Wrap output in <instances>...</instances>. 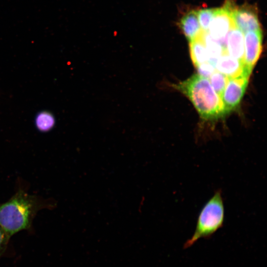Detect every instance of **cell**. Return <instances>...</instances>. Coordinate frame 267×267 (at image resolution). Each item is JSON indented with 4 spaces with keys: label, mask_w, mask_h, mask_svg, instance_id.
<instances>
[{
    "label": "cell",
    "mask_w": 267,
    "mask_h": 267,
    "mask_svg": "<svg viewBox=\"0 0 267 267\" xmlns=\"http://www.w3.org/2000/svg\"><path fill=\"white\" fill-rule=\"evenodd\" d=\"M43 206L38 197L19 190L0 205V226L9 238L20 231L29 229Z\"/></svg>",
    "instance_id": "cell-1"
},
{
    "label": "cell",
    "mask_w": 267,
    "mask_h": 267,
    "mask_svg": "<svg viewBox=\"0 0 267 267\" xmlns=\"http://www.w3.org/2000/svg\"><path fill=\"white\" fill-rule=\"evenodd\" d=\"M173 88L187 96L203 119H216L224 115L221 98L207 78L195 74Z\"/></svg>",
    "instance_id": "cell-2"
},
{
    "label": "cell",
    "mask_w": 267,
    "mask_h": 267,
    "mask_svg": "<svg viewBox=\"0 0 267 267\" xmlns=\"http://www.w3.org/2000/svg\"><path fill=\"white\" fill-rule=\"evenodd\" d=\"M224 207L221 189H218L201 210L193 234L184 244V248L191 246L201 238L210 237L223 224Z\"/></svg>",
    "instance_id": "cell-3"
},
{
    "label": "cell",
    "mask_w": 267,
    "mask_h": 267,
    "mask_svg": "<svg viewBox=\"0 0 267 267\" xmlns=\"http://www.w3.org/2000/svg\"><path fill=\"white\" fill-rule=\"evenodd\" d=\"M249 77L244 75L228 78L221 96L224 115L234 110L238 106L245 92Z\"/></svg>",
    "instance_id": "cell-4"
},
{
    "label": "cell",
    "mask_w": 267,
    "mask_h": 267,
    "mask_svg": "<svg viewBox=\"0 0 267 267\" xmlns=\"http://www.w3.org/2000/svg\"><path fill=\"white\" fill-rule=\"evenodd\" d=\"M231 16L235 27L243 33L262 31L257 7L255 5L245 3L236 6Z\"/></svg>",
    "instance_id": "cell-5"
},
{
    "label": "cell",
    "mask_w": 267,
    "mask_h": 267,
    "mask_svg": "<svg viewBox=\"0 0 267 267\" xmlns=\"http://www.w3.org/2000/svg\"><path fill=\"white\" fill-rule=\"evenodd\" d=\"M234 26L231 12L223 5L216 8L207 32L225 48L227 35Z\"/></svg>",
    "instance_id": "cell-6"
},
{
    "label": "cell",
    "mask_w": 267,
    "mask_h": 267,
    "mask_svg": "<svg viewBox=\"0 0 267 267\" xmlns=\"http://www.w3.org/2000/svg\"><path fill=\"white\" fill-rule=\"evenodd\" d=\"M244 63L250 74L258 60L263 49V31L245 33Z\"/></svg>",
    "instance_id": "cell-7"
},
{
    "label": "cell",
    "mask_w": 267,
    "mask_h": 267,
    "mask_svg": "<svg viewBox=\"0 0 267 267\" xmlns=\"http://www.w3.org/2000/svg\"><path fill=\"white\" fill-rule=\"evenodd\" d=\"M218 71L228 78L241 75L250 76L246 70L243 62L229 55L226 51L218 59L215 63Z\"/></svg>",
    "instance_id": "cell-8"
},
{
    "label": "cell",
    "mask_w": 267,
    "mask_h": 267,
    "mask_svg": "<svg viewBox=\"0 0 267 267\" xmlns=\"http://www.w3.org/2000/svg\"><path fill=\"white\" fill-rule=\"evenodd\" d=\"M179 27L189 42L200 38L203 32L198 21L197 11L194 10L183 15L179 20Z\"/></svg>",
    "instance_id": "cell-9"
},
{
    "label": "cell",
    "mask_w": 267,
    "mask_h": 267,
    "mask_svg": "<svg viewBox=\"0 0 267 267\" xmlns=\"http://www.w3.org/2000/svg\"><path fill=\"white\" fill-rule=\"evenodd\" d=\"M225 49L229 55L244 62V35L243 33L235 26L229 31L227 35Z\"/></svg>",
    "instance_id": "cell-10"
},
{
    "label": "cell",
    "mask_w": 267,
    "mask_h": 267,
    "mask_svg": "<svg viewBox=\"0 0 267 267\" xmlns=\"http://www.w3.org/2000/svg\"><path fill=\"white\" fill-rule=\"evenodd\" d=\"M201 38L206 48L209 62L215 65L218 59L226 51L225 48L219 42L213 39L207 32L203 31Z\"/></svg>",
    "instance_id": "cell-11"
},
{
    "label": "cell",
    "mask_w": 267,
    "mask_h": 267,
    "mask_svg": "<svg viewBox=\"0 0 267 267\" xmlns=\"http://www.w3.org/2000/svg\"><path fill=\"white\" fill-rule=\"evenodd\" d=\"M189 43L191 58L196 67L202 63L209 61L206 48L201 37Z\"/></svg>",
    "instance_id": "cell-12"
},
{
    "label": "cell",
    "mask_w": 267,
    "mask_h": 267,
    "mask_svg": "<svg viewBox=\"0 0 267 267\" xmlns=\"http://www.w3.org/2000/svg\"><path fill=\"white\" fill-rule=\"evenodd\" d=\"M55 120L53 114L47 111L38 113L35 118V125L37 129L42 132L50 131L54 126Z\"/></svg>",
    "instance_id": "cell-13"
},
{
    "label": "cell",
    "mask_w": 267,
    "mask_h": 267,
    "mask_svg": "<svg viewBox=\"0 0 267 267\" xmlns=\"http://www.w3.org/2000/svg\"><path fill=\"white\" fill-rule=\"evenodd\" d=\"M210 77L212 87L221 98L228 78L218 71H215Z\"/></svg>",
    "instance_id": "cell-14"
},
{
    "label": "cell",
    "mask_w": 267,
    "mask_h": 267,
    "mask_svg": "<svg viewBox=\"0 0 267 267\" xmlns=\"http://www.w3.org/2000/svg\"><path fill=\"white\" fill-rule=\"evenodd\" d=\"M216 9V8H206L197 11L198 21L203 31L208 32Z\"/></svg>",
    "instance_id": "cell-15"
},
{
    "label": "cell",
    "mask_w": 267,
    "mask_h": 267,
    "mask_svg": "<svg viewBox=\"0 0 267 267\" xmlns=\"http://www.w3.org/2000/svg\"><path fill=\"white\" fill-rule=\"evenodd\" d=\"M198 75L208 78L215 72V65L209 61L202 63L196 67Z\"/></svg>",
    "instance_id": "cell-16"
},
{
    "label": "cell",
    "mask_w": 267,
    "mask_h": 267,
    "mask_svg": "<svg viewBox=\"0 0 267 267\" xmlns=\"http://www.w3.org/2000/svg\"><path fill=\"white\" fill-rule=\"evenodd\" d=\"M9 239V237L0 226V256L3 253Z\"/></svg>",
    "instance_id": "cell-17"
}]
</instances>
